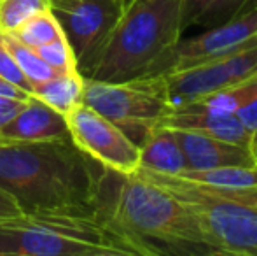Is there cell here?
<instances>
[{
  "label": "cell",
  "instance_id": "cell-1",
  "mask_svg": "<svg viewBox=\"0 0 257 256\" xmlns=\"http://www.w3.org/2000/svg\"><path fill=\"white\" fill-rule=\"evenodd\" d=\"M95 205L135 247L139 256H212L191 211L142 170L103 168Z\"/></svg>",
  "mask_w": 257,
  "mask_h": 256
},
{
  "label": "cell",
  "instance_id": "cell-2",
  "mask_svg": "<svg viewBox=\"0 0 257 256\" xmlns=\"http://www.w3.org/2000/svg\"><path fill=\"white\" fill-rule=\"evenodd\" d=\"M103 167L72 139L0 140V188L20 211L95 204Z\"/></svg>",
  "mask_w": 257,
  "mask_h": 256
},
{
  "label": "cell",
  "instance_id": "cell-3",
  "mask_svg": "<svg viewBox=\"0 0 257 256\" xmlns=\"http://www.w3.org/2000/svg\"><path fill=\"white\" fill-rule=\"evenodd\" d=\"M0 256H139L95 204L0 218Z\"/></svg>",
  "mask_w": 257,
  "mask_h": 256
},
{
  "label": "cell",
  "instance_id": "cell-4",
  "mask_svg": "<svg viewBox=\"0 0 257 256\" xmlns=\"http://www.w3.org/2000/svg\"><path fill=\"white\" fill-rule=\"evenodd\" d=\"M182 32V0H124L117 25L84 77L117 82L159 75Z\"/></svg>",
  "mask_w": 257,
  "mask_h": 256
},
{
  "label": "cell",
  "instance_id": "cell-5",
  "mask_svg": "<svg viewBox=\"0 0 257 256\" xmlns=\"http://www.w3.org/2000/svg\"><path fill=\"white\" fill-rule=\"evenodd\" d=\"M139 170L189 209L215 254L257 256V188H213L189 179Z\"/></svg>",
  "mask_w": 257,
  "mask_h": 256
},
{
  "label": "cell",
  "instance_id": "cell-6",
  "mask_svg": "<svg viewBox=\"0 0 257 256\" xmlns=\"http://www.w3.org/2000/svg\"><path fill=\"white\" fill-rule=\"evenodd\" d=\"M82 102L117 125L139 147L173 113L165 75H142L117 82L84 77Z\"/></svg>",
  "mask_w": 257,
  "mask_h": 256
},
{
  "label": "cell",
  "instance_id": "cell-7",
  "mask_svg": "<svg viewBox=\"0 0 257 256\" xmlns=\"http://www.w3.org/2000/svg\"><path fill=\"white\" fill-rule=\"evenodd\" d=\"M84 77L95 65L124 9V0H63L51 6Z\"/></svg>",
  "mask_w": 257,
  "mask_h": 256
},
{
  "label": "cell",
  "instance_id": "cell-8",
  "mask_svg": "<svg viewBox=\"0 0 257 256\" xmlns=\"http://www.w3.org/2000/svg\"><path fill=\"white\" fill-rule=\"evenodd\" d=\"M65 116L72 142L103 168L132 174L140 167V147L98 111L82 102Z\"/></svg>",
  "mask_w": 257,
  "mask_h": 256
},
{
  "label": "cell",
  "instance_id": "cell-9",
  "mask_svg": "<svg viewBox=\"0 0 257 256\" xmlns=\"http://www.w3.org/2000/svg\"><path fill=\"white\" fill-rule=\"evenodd\" d=\"M257 42V6L247 13L215 23L194 37L177 42L161 65L159 75L173 74L224 58Z\"/></svg>",
  "mask_w": 257,
  "mask_h": 256
},
{
  "label": "cell",
  "instance_id": "cell-10",
  "mask_svg": "<svg viewBox=\"0 0 257 256\" xmlns=\"http://www.w3.org/2000/svg\"><path fill=\"white\" fill-rule=\"evenodd\" d=\"M168 99L173 111L208 93L257 79V42L224 58L166 74Z\"/></svg>",
  "mask_w": 257,
  "mask_h": 256
},
{
  "label": "cell",
  "instance_id": "cell-11",
  "mask_svg": "<svg viewBox=\"0 0 257 256\" xmlns=\"http://www.w3.org/2000/svg\"><path fill=\"white\" fill-rule=\"evenodd\" d=\"M58 139H70L67 116L35 97H30L0 128V140L6 142H44Z\"/></svg>",
  "mask_w": 257,
  "mask_h": 256
},
{
  "label": "cell",
  "instance_id": "cell-12",
  "mask_svg": "<svg viewBox=\"0 0 257 256\" xmlns=\"http://www.w3.org/2000/svg\"><path fill=\"white\" fill-rule=\"evenodd\" d=\"M173 133L186 153L189 168L194 170L229 167V165H243V167L257 165L255 151L252 147L184 130H173Z\"/></svg>",
  "mask_w": 257,
  "mask_h": 256
},
{
  "label": "cell",
  "instance_id": "cell-13",
  "mask_svg": "<svg viewBox=\"0 0 257 256\" xmlns=\"http://www.w3.org/2000/svg\"><path fill=\"white\" fill-rule=\"evenodd\" d=\"M161 127L200 133V135L222 139L227 142H234L254 149V135L243 127V123L238 120L236 114L179 109L170 113L163 120Z\"/></svg>",
  "mask_w": 257,
  "mask_h": 256
},
{
  "label": "cell",
  "instance_id": "cell-14",
  "mask_svg": "<svg viewBox=\"0 0 257 256\" xmlns=\"http://www.w3.org/2000/svg\"><path fill=\"white\" fill-rule=\"evenodd\" d=\"M144 170L179 178L189 170L186 153L168 127H158L140 146V167Z\"/></svg>",
  "mask_w": 257,
  "mask_h": 256
},
{
  "label": "cell",
  "instance_id": "cell-15",
  "mask_svg": "<svg viewBox=\"0 0 257 256\" xmlns=\"http://www.w3.org/2000/svg\"><path fill=\"white\" fill-rule=\"evenodd\" d=\"M32 97L53 107L61 114H68L74 107L82 104L84 99V77L82 74L74 70L60 72L51 79L42 82H35L32 86Z\"/></svg>",
  "mask_w": 257,
  "mask_h": 256
},
{
  "label": "cell",
  "instance_id": "cell-16",
  "mask_svg": "<svg viewBox=\"0 0 257 256\" xmlns=\"http://www.w3.org/2000/svg\"><path fill=\"white\" fill-rule=\"evenodd\" d=\"M182 179L200 183V185L213 186V188H229V190H248L257 188V165H229V167H215L194 170L189 168L179 176Z\"/></svg>",
  "mask_w": 257,
  "mask_h": 256
},
{
  "label": "cell",
  "instance_id": "cell-17",
  "mask_svg": "<svg viewBox=\"0 0 257 256\" xmlns=\"http://www.w3.org/2000/svg\"><path fill=\"white\" fill-rule=\"evenodd\" d=\"M254 97H257V79L241 82V84L236 86H229V88L219 90V92L208 93V95L200 97V99L193 100V102L180 107V109L236 114V111L241 109L245 104L250 102Z\"/></svg>",
  "mask_w": 257,
  "mask_h": 256
},
{
  "label": "cell",
  "instance_id": "cell-18",
  "mask_svg": "<svg viewBox=\"0 0 257 256\" xmlns=\"http://www.w3.org/2000/svg\"><path fill=\"white\" fill-rule=\"evenodd\" d=\"M11 35H14L18 41L27 44L28 48L37 49V48H41V46L48 44L53 39L63 35V30H61L53 9H48V11H42V13L35 14V16H32L30 20H27Z\"/></svg>",
  "mask_w": 257,
  "mask_h": 256
},
{
  "label": "cell",
  "instance_id": "cell-19",
  "mask_svg": "<svg viewBox=\"0 0 257 256\" xmlns=\"http://www.w3.org/2000/svg\"><path fill=\"white\" fill-rule=\"evenodd\" d=\"M0 35H2L4 42H6L11 55L16 60L18 67L21 68V72H23L28 77V81L32 82V86H34L35 82H42V81H46V79H51L53 75L60 74V72H56L53 67H49V65L37 55L35 49L28 48L27 44L18 41L14 35H11V34H0Z\"/></svg>",
  "mask_w": 257,
  "mask_h": 256
},
{
  "label": "cell",
  "instance_id": "cell-20",
  "mask_svg": "<svg viewBox=\"0 0 257 256\" xmlns=\"http://www.w3.org/2000/svg\"><path fill=\"white\" fill-rule=\"evenodd\" d=\"M51 9L49 0H0V34H13L32 16Z\"/></svg>",
  "mask_w": 257,
  "mask_h": 256
},
{
  "label": "cell",
  "instance_id": "cell-21",
  "mask_svg": "<svg viewBox=\"0 0 257 256\" xmlns=\"http://www.w3.org/2000/svg\"><path fill=\"white\" fill-rule=\"evenodd\" d=\"M227 0H182V27L212 23L215 25Z\"/></svg>",
  "mask_w": 257,
  "mask_h": 256
},
{
  "label": "cell",
  "instance_id": "cell-22",
  "mask_svg": "<svg viewBox=\"0 0 257 256\" xmlns=\"http://www.w3.org/2000/svg\"><path fill=\"white\" fill-rule=\"evenodd\" d=\"M37 55L44 60L49 67H53L56 72H67V70H74L75 67V58L72 48L68 44L67 37L60 35V37L49 41L48 44L41 46V48L35 49Z\"/></svg>",
  "mask_w": 257,
  "mask_h": 256
},
{
  "label": "cell",
  "instance_id": "cell-23",
  "mask_svg": "<svg viewBox=\"0 0 257 256\" xmlns=\"http://www.w3.org/2000/svg\"><path fill=\"white\" fill-rule=\"evenodd\" d=\"M0 77H4L11 84L18 86V88L25 90V92H28L32 95V82L28 81V77L18 67L16 60H14V56L7 49L2 35H0Z\"/></svg>",
  "mask_w": 257,
  "mask_h": 256
},
{
  "label": "cell",
  "instance_id": "cell-24",
  "mask_svg": "<svg viewBox=\"0 0 257 256\" xmlns=\"http://www.w3.org/2000/svg\"><path fill=\"white\" fill-rule=\"evenodd\" d=\"M255 6H257V0H227L222 13H220L219 20H217V23H219V21L229 20V18H233V16H238V14L247 13L248 9H252V7H255Z\"/></svg>",
  "mask_w": 257,
  "mask_h": 256
},
{
  "label": "cell",
  "instance_id": "cell-25",
  "mask_svg": "<svg viewBox=\"0 0 257 256\" xmlns=\"http://www.w3.org/2000/svg\"><path fill=\"white\" fill-rule=\"evenodd\" d=\"M236 116L243 123V127L254 135L257 132V97H254L248 104H245L241 109H238Z\"/></svg>",
  "mask_w": 257,
  "mask_h": 256
},
{
  "label": "cell",
  "instance_id": "cell-26",
  "mask_svg": "<svg viewBox=\"0 0 257 256\" xmlns=\"http://www.w3.org/2000/svg\"><path fill=\"white\" fill-rule=\"evenodd\" d=\"M27 102V100H16V99H9V97H2L0 95V128L21 109V106Z\"/></svg>",
  "mask_w": 257,
  "mask_h": 256
},
{
  "label": "cell",
  "instance_id": "cell-27",
  "mask_svg": "<svg viewBox=\"0 0 257 256\" xmlns=\"http://www.w3.org/2000/svg\"><path fill=\"white\" fill-rule=\"evenodd\" d=\"M0 95L9 97V99H16V100H28L32 97L28 92H25V90L11 84V82L6 81L4 77H0Z\"/></svg>",
  "mask_w": 257,
  "mask_h": 256
},
{
  "label": "cell",
  "instance_id": "cell-28",
  "mask_svg": "<svg viewBox=\"0 0 257 256\" xmlns=\"http://www.w3.org/2000/svg\"><path fill=\"white\" fill-rule=\"evenodd\" d=\"M20 207L18 204L9 197L2 188H0V218H6V216H13V214H18Z\"/></svg>",
  "mask_w": 257,
  "mask_h": 256
},
{
  "label": "cell",
  "instance_id": "cell-29",
  "mask_svg": "<svg viewBox=\"0 0 257 256\" xmlns=\"http://www.w3.org/2000/svg\"><path fill=\"white\" fill-rule=\"evenodd\" d=\"M255 147H257V132L254 133V149H255Z\"/></svg>",
  "mask_w": 257,
  "mask_h": 256
},
{
  "label": "cell",
  "instance_id": "cell-30",
  "mask_svg": "<svg viewBox=\"0 0 257 256\" xmlns=\"http://www.w3.org/2000/svg\"><path fill=\"white\" fill-rule=\"evenodd\" d=\"M51 2V6H54V4H58V2H63V0H49Z\"/></svg>",
  "mask_w": 257,
  "mask_h": 256
},
{
  "label": "cell",
  "instance_id": "cell-31",
  "mask_svg": "<svg viewBox=\"0 0 257 256\" xmlns=\"http://www.w3.org/2000/svg\"><path fill=\"white\" fill-rule=\"evenodd\" d=\"M254 151H255V153H257V147H255V149H254Z\"/></svg>",
  "mask_w": 257,
  "mask_h": 256
},
{
  "label": "cell",
  "instance_id": "cell-32",
  "mask_svg": "<svg viewBox=\"0 0 257 256\" xmlns=\"http://www.w3.org/2000/svg\"><path fill=\"white\" fill-rule=\"evenodd\" d=\"M255 156H257V153H255Z\"/></svg>",
  "mask_w": 257,
  "mask_h": 256
}]
</instances>
